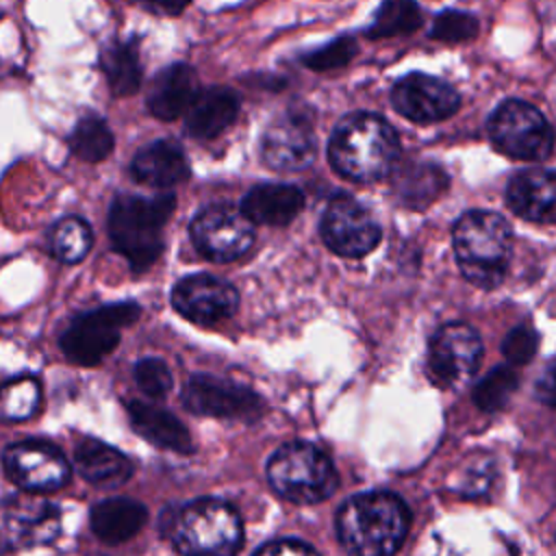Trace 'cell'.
<instances>
[{"label": "cell", "instance_id": "cell-15", "mask_svg": "<svg viewBox=\"0 0 556 556\" xmlns=\"http://www.w3.org/2000/svg\"><path fill=\"white\" fill-rule=\"evenodd\" d=\"M391 102L400 115L417 124H432L454 115L460 106V96L445 80L413 72L393 85Z\"/></svg>", "mask_w": 556, "mask_h": 556}, {"label": "cell", "instance_id": "cell-4", "mask_svg": "<svg viewBox=\"0 0 556 556\" xmlns=\"http://www.w3.org/2000/svg\"><path fill=\"white\" fill-rule=\"evenodd\" d=\"M452 239L458 269L471 285L493 289L502 282L513 254V235L504 217L469 211L456 222Z\"/></svg>", "mask_w": 556, "mask_h": 556}, {"label": "cell", "instance_id": "cell-34", "mask_svg": "<svg viewBox=\"0 0 556 556\" xmlns=\"http://www.w3.org/2000/svg\"><path fill=\"white\" fill-rule=\"evenodd\" d=\"M135 380L137 387L148 395V397H163L172 389V371L161 358H141L135 365Z\"/></svg>", "mask_w": 556, "mask_h": 556}, {"label": "cell", "instance_id": "cell-27", "mask_svg": "<svg viewBox=\"0 0 556 556\" xmlns=\"http://www.w3.org/2000/svg\"><path fill=\"white\" fill-rule=\"evenodd\" d=\"M100 65L115 96H130L141 85V63L132 43L113 41L100 52Z\"/></svg>", "mask_w": 556, "mask_h": 556}, {"label": "cell", "instance_id": "cell-38", "mask_svg": "<svg viewBox=\"0 0 556 556\" xmlns=\"http://www.w3.org/2000/svg\"><path fill=\"white\" fill-rule=\"evenodd\" d=\"M536 395L543 404L556 408V358L549 363V367L543 371V376L536 382Z\"/></svg>", "mask_w": 556, "mask_h": 556}, {"label": "cell", "instance_id": "cell-10", "mask_svg": "<svg viewBox=\"0 0 556 556\" xmlns=\"http://www.w3.org/2000/svg\"><path fill=\"white\" fill-rule=\"evenodd\" d=\"M191 239L200 254L224 263L243 256L252 248L254 228L241 208L213 204L191 222Z\"/></svg>", "mask_w": 556, "mask_h": 556}, {"label": "cell", "instance_id": "cell-19", "mask_svg": "<svg viewBox=\"0 0 556 556\" xmlns=\"http://www.w3.org/2000/svg\"><path fill=\"white\" fill-rule=\"evenodd\" d=\"M198 91V76L191 65H167L152 80V87L148 91V109L159 119H176L187 113Z\"/></svg>", "mask_w": 556, "mask_h": 556}, {"label": "cell", "instance_id": "cell-25", "mask_svg": "<svg viewBox=\"0 0 556 556\" xmlns=\"http://www.w3.org/2000/svg\"><path fill=\"white\" fill-rule=\"evenodd\" d=\"M148 519L141 502L130 497H109L91 508V530L104 543H122L135 536Z\"/></svg>", "mask_w": 556, "mask_h": 556}, {"label": "cell", "instance_id": "cell-22", "mask_svg": "<svg viewBox=\"0 0 556 556\" xmlns=\"http://www.w3.org/2000/svg\"><path fill=\"white\" fill-rule=\"evenodd\" d=\"M304 206V195L293 185L265 182L252 187L243 200L241 211L250 217L252 224L285 226L289 224Z\"/></svg>", "mask_w": 556, "mask_h": 556}, {"label": "cell", "instance_id": "cell-20", "mask_svg": "<svg viewBox=\"0 0 556 556\" xmlns=\"http://www.w3.org/2000/svg\"><path fill=\"white\" fill-rule=\"evenodd\" d=\"M126 410L130 417L132 428L150 443L178 452V454H189L193 450V441L185 424L174 417L169 410L143 402V400H130L126 402Z\"/></svg>", "mask_w": 556, "mask_h": 556}, {"label": "cell", "instance_id": "cell-21", "mask_svg": "<svg viewBox=\"0 0 556 556\" xmlns=\"http://www.w3.org/2000/svg\"><path fill=\"white\" fill-rule=\"evenodd\" d=\"M239 113V98L228 87H211L198 91L187 109L185 126L195 139H213L224 132Z\"/></svg>", "mask_w": 556, "mask_h": 556}, {"label": "cell", "instance_id": "cell-18", "mask_svg": "<svg viewBox=\"0 0 556 556\" xmlns=\"http://www.w3.org/2000/svg\"><path fill=\"white\" fill-rule=\"evenodd\" d=\"M508 206L523 219L536 224L556 222V172L528 169L513 176L506 189Z\"/></svg>", "mask_w": 556, "mask_h": 556}, {"label": "cell", "instance_id": "cell-8", "mask_svg": "<svg viewBox=\"0 0 556 556\" xmlns=\"http://www.w3.org/2000/svg\"><path fill=\"white\" fill-rule=\"evenodd\" d=\"M489 135L502 154L521 161H543L554 148V130L547 119L521 100H506L495 109Z\"/></svg>", "mask_w": 556, "mask_h": 556}, {"label": "cell", "instance_id": "cell-33", "mask_svg": "<svg viewBox=\"0 0 556 556\" xmlns=\"http://www.w3.org/2000/svg\"><path fill=\"white\" fill-rule=\"evenodd\" d=\"M478 35V20L471 13L465 11H443L434 17L432 28H430V37L439 39V41H467L473 39Z\"/></svg>", "mask_w": 556, "mask_h": 556}, {"label": "cell", "instance_id": "cell-9", "mask_svg": "<svg viewBox=\"0 0 556 556\" xmlns=\"http://www.w3.org/2000/svg\"><path fill=\"white\" fill-rule=\"evenodd\" d=\"M61 532V510L50 500L20 493L0 504V545L24 549L52 543Z\"/></svg>", "mask_w": 556, "mask_h": 556}, {"label": "cell", "instance_id": "cell-5", "mask_svg": "<svg viewBox=\"0 0 556 556\" xmlns=\"http://www.w3.org/2000/svg\"><path fill=\"white\" fill-rule=\"evenodd\" d=\"M163 532L182 554H235L243 541L237 510L213 497L172 508L163 517Z\"/></svg>", "mask_w": 556, "mask_h": 556}, {"label": "cell", "instance_id": "cell-23", "mask_svg": "<svg viewBox=\"0 0 556 556\" xmlns=\"http://www.w3.org/2000/svg\"><path fill=\"white\" fill-rule=\"evenodd\" d=\"M132 174L143 185L172 187L189 176V163L176 141L156 139L137 152Z\"/></svg>", "mask_w": 556, "mask_h": 556}, {"label": "cell", "instance_id": "cell-28", "mask_svg": "<svg viewBox=\"0 0 556 556\" xmlns=\"http://www.w3.org/2000/svg\"><path fill=\"white\" fill-rule=\"evenodd\" d=\"M70 148L78 159L87 163H98L111 154L113 135L100 115L87 113L74 126L70 135Z\"/></svg>", "mask_w": 556, "mask_h": 556}, {"label": "cell", "instance_id": "cell-11", "mask_svg": "<svg viewBox=\"0 0 556 556\" xmlns=\"http://www.w3.org/2000/svg\"><path fill=\"white\" fill-rule=\"evenodd\" d=\"M480 361V337L465 324H445L430 339L428 369L443 387H460L471 380Z\"/></svg>", "mask_w": 556, "mask_h": 556}, {"label": "cell", "instance_id": "cell-37", "mask_svg": "<svg viewBox=\"0 0 556 556\" xmlns=\"http://www.w3.org/2000/svg\"><path fill=\"white\" fill-rule=\"evenodd\" d=\"M256 552L258 554H269V556H278V554H315V547L304 543V541H298V539H278V541L265 543Z\"/></svg>", "mask_w": 556, "mask_h": 556}, {"label": "cell", "instance_id": "cell-24", "mask_svg": "<svg viewBox=\"0 0 556 556\" xmlns=\"http://www.w3.org/2000/svg\"><path fill=\"white\" fill-rule=\"evenodd\" d=\"M80 476L100 486H119L132 476V463L113 445L98 439H83L74 452Z\"/></svg>", "mask_w": 556, "mask_h": 556}, {"label": "cell", "instance_id": "cell-7", "mask_svg": "<svg viewBox=\"0 0 556 556\" xmlns=\"http://www.w3.org/2000/svg\"><path fill=\"white\" fill-rule=\"evenodd\" d=\"M135 302H115L74 317L61 337L63 354L76 365H96L119 343L122 328L139 317Z\"/></svg>", "mask_w": 556, "mask_h": 556}, {"label": "cell", "instance_id": "cell-39", "mask_svg": "<svg viewBox=\"0 0 556 556\" xmlns=\"http://www.w3.org/2000/svg\"><path fill=\"white\" fill-rule=\"evenodd\" d=\"M154 11H161V13H167V15H176L180 13L189 0H146Z\"/></svg>", "mask_w": 556, "mask_h": 556}, {"label": "cell", "instance_id": "cell-17", "mask_svg": "<svg viewBox=\"0 0 556 556\" xmlns=\"http://www.w3.org/2000/svg\"><path fill=\"white\" fill-rule=\"evenodd\" d=\"M263 161L280 172L304 169L317 154V141L304 117L285 115L274 122L261 143Z\"/></svg>", "mask_w": 556, "mask_h": 556}, {"label": "cell", "instance_id": "cell-16", "mask_svg": "<svg viewBox=\"0 0 556 556\" xmlns=\"http://www.w3.org/2000/svg\"><path fill=\"white\" fill-rule=\"evenodd\" d=\"M172 304L182 317L202 326H213L237 311L239 295L226 280L208 274H195L182 278L174 287Z\"/></svg>", "mask_w": 556, "mask_h": 556}, {"label": "cell", "instance_id": "cell-29", "mask_svg": "<svg viewBox=\"0 0 556 556\" xmlns=\"http://www.w3.org/2000/svg\"><path fill=\"white\" fill-rule=\"evenodd\" d=\"M421 26V11L413 0H384L367 28V37L384 39L413 33Z\"/></svg>", "mask_w": 556, "mask_h": 556}, {"label": "cell", "instance_id": "cell-32", "mask_svg": "<svg viewBox=\"0 0 556 556\" xmlns=\"http://www.w3.org/2000/svg\"><path fill=\"white\" fill-rule=\"evenodd\" d=\"M517 384H519V378H517V374L510 367H497V369L489 371L476 384L473 400L486 413L500 410L508 402V397L513 395Z\"/></svg>", "mask_w": 556, "mask_h": 556}, {"label": "cell", "instance_id": "cell-2", "mask_svg": "<svg viewBox=\"0 0 556 556\" xmlns=\"http://www.w3.org/2000/svg\"><path fill=\"white\" fill-rule=\"evenodd\" d=\"M410 513L387 491L358 493L337 513V534L343 547L358 556L393 554L406 539Z\"/></svg>", "mask_w": 556, "mask_h": 556}, {"label": "cell", "instance_id": "cell-3", "mask_svg": "<svg viewBox=\"0 0 556 556\" xmlns=\"http://www.w3.org/2000/svg\"><path fill=\"white\" fill-rule=\"evenodd\" d=\"M176 198L159 193L152 198L117 195L109 211V235L113 248L126 256L135 271L148 269L163 252V226L174 213Z\"/></svg>", "mask_w": 556, "mask_h": 556}, {"label": "cell", "instance_id": "cell-31", "mask_svg": "<svg viewBox=\"0 0 556 556\" xmlns=\"http://www.w3.org/2000/svg\"><path fill=\"white\" fill-rule=\"evenodd\" d=\"M91 248V228L80 217H63L52 228V252L63 263H78Z\"/></svg>", "mask_w": 556, "mask_h": 556}, {"label": "cell", "instance_id": "cell-36", "mask_svg": "<svg viewBox=\"0 0 556 556\" xmlns=\"http://www.w3.org/2000/svg\"><path fill=\"white\" fill-rule=\"evenodd\" d=\"M536 343H539V337L530 326H517L506 334L502 343V352L510 365H523L534 356Z\"/></svg>", "mask_w": 556, "mask_h": 556}, {"label": "cell", "instance_id": "cell-6", "mask_svg": "<svg viewBox=\"0 0 556 556\" xmlns=\"http://www.w3.org/2000/svg\"><path fill=\"white\" fill-rule=\"evenodd\" d=\"M267 480L280 497L295 504H317L339 484L328 454L304 441L287 443L269 458Z\"/></svg>", "mask_w": 556, "mask_h": 556}, {"label": "cell", "instance_id": "cell-26", "mask_svg": "<svg viewBox=\"0 0 556 556\" xmlns=\"http://www.w3.org/2000/svg\"><path fill=\"white\" fill-rule=\"evenodd\" d=\"M447 187V176L432 163L410 161L404 163L393 178V191L402 204L410 208H424L434 202Z\"/></svg>", "mask_w": 556, "mask_h": 556}, {"label": "cell", "instance_id": "cell-13", "mask_svg": "<svg viewBox=\"0 0 556 556\" xmlns=\"http://www.w3.org/2000/svg\"><path fill=\"white\" fill-rule=\"evenodd\" d=\"M182 404L195 415L230 419H256L263 410V402L252 389L208 374H195L187 380Z\"/></svg>", "mask_w": 556, "mask_h": 556}, {"label": "cell", "instance_id": "cell-35", "mask_svg": "<svg viewBox=\"0 0 556 556\" xmlns=\"http://www.w3.org/2000/svg\"><path fill=\"white\" fill-rule=\"evenodd\" d=\"M356 52V43L350 37H341L330 41L328 46L311 52L308 56H304V63L313 70H332L339 65H345Z\"/></svg>", "mask_w": 556, "mask_h": 556}, {"label": "cell", "instance_id": "cell-14", "mask_svg": "<svg viewBox=\"0 0 556 556\" xmlns=\"http://www.w3.org/2000/svg\"><path fill=\"white\" fill-rule=\"evenodd\" d=\"M4 469L26 491H54L70 478V465L59 447L48 441H20L7 447Z\"/></svg>", "mask_w": 556, "mask_h": 556}, {"label": "cell", "instance_id": "cell-12", "mask_svg": "<svg viewBox=\"0 0 556 556\" xmlns=\"http://www.w3.org/2000/svg\"><path fill=\"white\" fill-rule=\"evenodd\" d=\"M321 237L339 256L361 258L378 245L380 226L354 198L337 195L324 211Z\"/></svg>", "mask_w": 556, "mask_h": 556}, {"label": "cell", "instance_id": "cell-1", "mask_svg": "<svg viewBox=\"0 0 556 556\" xmlns=\"http://www.w3.org/2000/svg\"><path fill=\"white\" fill-rule=\"evenodd\" d=\"M400 156L395 130L374 113L345 115L332 130L328 159L348 180L374 182L384 178Z\"/></svg>", "mask_w": 556, "mask_h": 556}, {"label": "cell", "instance_id": "cell-30", "mask_svg": "<svg viewBox=\"0 0 556 556\" xmlns=\"http://www.w3.org/2000/svg\"><path fill=\"white\" fill-rule=\"evenodd\" d=\"M39 382L30 376H20L0 384V415L7 419H28L39 406Z\"/></svg>", "mask_w": 556, "mask_h": 556}]
</instances>
